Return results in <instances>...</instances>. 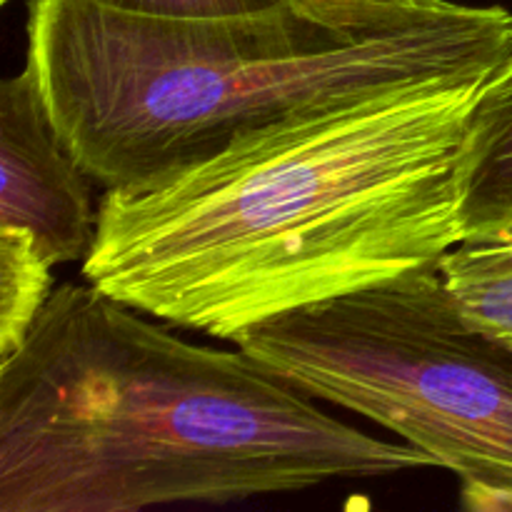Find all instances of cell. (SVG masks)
<instances>
[{
    "label": "cell",
    "instance_id": "cell-7",
    "mask_svg": "<svg viewBox=\"0 0 512 512\" xmlns=\"http://www.w3.org/2000/svg\"><path fill=\"white\" fill-rule=\"evenodd\" d=\"M438 270L463 318L512 348V228L460 240Z\"/></svg>",
    "mask_w": 512,
    "mask_h": 512
},
{
    "label": "cell",
    "instance_id": "cell-4",
    "mask_svg": "<svg viewBox=\"0 0 512 512\" xmlns=\"http://www.w3.org/2000/svg\"><path fill=\"white\" fill-rule=\"evenodd\" d=\"M320 403L373 420L512 510V348L473 328L438 268L298 310L235 340Z\"/></svg>",
    "mask_w": 512,
    "mask_h": 512
},
{
    "label": "cell",
    "instance_id": "cell-5",
    "mask_svg": "<svg viewBox=\"0 0 512 512\" xmlns=\"http://www.w3.org/2000/svg\"><path fill=\"white\" fill-rule=\"evenodd\" d=\"M0 178V228L28 230L53 268L85 260L98 223L93 178L53 123L28 63L0 85Z\"/></svg>",
    "mask_w": 512,
    "mask_h": 512
},
{
    "label": "cell",
    "instance_id": "cell-10",
    "mask_svg": "<svg viewBox=\"0 0 512 512\" xmlns=\"http://www.w3.org/2000/svg\"><path fill=\"white\" fill-rule=\"evenodd\" d=\"M403 3H425V0H403Z\"/></svg>",
    "mask_w": 512,
    "mask_h": 512
},
{
    "label": "cell",
    "instance_id": "cell-3",
    "mask_svg": "<svg viewBox=\"0 0 512 512\" xmlns=\"http://www.w3.org/2000/svg\"><path fill=\"white\" fill-rule=\"evenodd\" d=\"M28 65L95 183H143L228 140L360 93L493 75L512 13L450 0H278L168 18L100 0H30Z\"/></svg>",
    "mask_w": 512,
    "mask_h": 512
},
{
    "label": "cell",
    "instance_id": "cell-6",
    "mask_svg": "<svg viewBox=\"0 0 512 512\" xmlns=\"http://www.w3.org/2000/svg\"><path fill=\"white\" fill-rule=\"evenodd\" d=\"M465 238L512 228V55L480 85L458 153Z\"/></svg>",
    "mask_w": 512,
    "mask_h": 512
},
{
    "label": "cell",
    "instance_id": "cell-2",
    "mask_svg": "<svg viewBox=\"0 0 512 512\" xmlns=\"http://www.w3.org/2000/svg\"><path fill=\"white\" fill-rule=\"evenodd\" d=\"M95 285L53 288L0 363V512L238 503L438 468L238 350L170 333Z\"/></svg>",
    "mask_w": 512,
    "mask_h": 512
},
{
    "label": "cell",
    "instance_id": "cell-8",
    "mask_svg": "<svg viewBox=\"0 0 512 512\" xmlns=\"http://www.w3.org/2000/svg\"><path fill=\"white\" fill-rule=\"evenodd\" d=\"M53 265L23 228H0V363L28 338L53 293Z\"/></svg>",
    "mask_w": 512,
    "mask_h": 512
},
{
    "label": "cell",
    "instance_id": "cell-11",
    "mask_svg": "<svg viewBox=\"0 0 512 512\" xmlns=\"http://www.w3.org/2000/svg\"><path fill=\"white\" fill-rule=\"evenodd\" d=\"M0 3H3V5H8V3H10V0H0Z\"/></svg>",
    "mask_w": 512,
    "mask_h": 512
},
{
    "label": "cell",
    "instance_id": "cell-1",
    "mask_svg": "<svg viewBox=\"0 0 512 512\" xmlns=\"http://www.w3.org/2000/svg\"><path fill=\"white\" fill-rule=\"evenodd\" d=\"M490 75L360 93L108 188L85 283L220 340L438 268L463 240L458 153Z\"/></svg>",
    "mask_w": 512,
    "mask_h": 512
},
{
    "label": "cell",
    "instance_id": "cell-9",
    "mask_svg": "<svg viewBox=\"0 0 512 512\" xmlns=\"http://www.w3.org/2000/svg\"><path fill=\"white\" fill-rule=\"evenodd\" d=\"M110 8L168 18H205V15H233L263 10L278 0H100Z\"/></svg>",
    "mask_w": 512,
    "mask_h": 512
}]
</instances>
